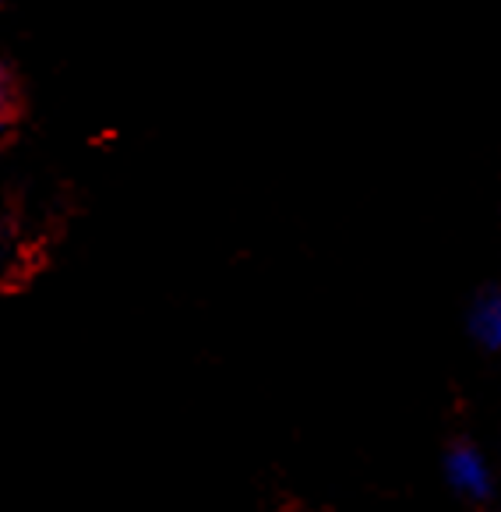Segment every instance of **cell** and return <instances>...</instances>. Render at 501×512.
<instances>
[{
  "label": "cell",
  "mask_w": 501,
  "mask_h": 512,
  "mask_svg": "<svg viewBox=\"0 0 501 512\" xmlns=\"http://www.w3.org/2000/svg\"><path fill=\"white\" fill-rule=\"evenodd\" d=\"M445 481L452 484V491L473 502H484L491 495L494 481H491V467L484 463L477 449L470 445H456V449L445 456Z\"/></svg>",
  "instance_id": "cell-1"
},
{
  "label": "cell",
  "mask_w": 501,
  "mask_h": 512,
  "mask_svg": "<svg viewBox=\"0 0 501 512\" xmlns=\"http://www.w3.org/2000/svg\"><path fill=\"white\" fill-rule=\"evenodd\" d=\"M470 329H473V336L484 343V347L501 350V290L484 294L477 304H473Z\"/></svg>",
  "instance_id": "cell-2"
},
{
  "label": "cell",
  "mask_w": 501,
  "mask_h": 512,
  "mask_svg": "<svg viewBox=\"0 0 501 512\" xmlns=\"http://www.w3.org/2000/svg\"><path fill=\"white\" fill-rule=\"evenodd\" d=\"M0 131H4V117H0Z\"/></svg>",
  "instance_id": "cell-3"
}]
</instances>
